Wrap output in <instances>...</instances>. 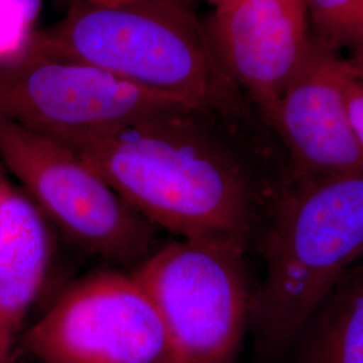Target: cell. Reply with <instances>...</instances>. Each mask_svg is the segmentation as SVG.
Segmentation results:
<instances>
[{"label": "cell", "mask_w": 363, "mask_h": 363, "mask_svg": "<svg viewBox=\"0 0 363 363\" xmlns=\"http://www.w3.org/2000/svg\"><path fill=\"white\" fill-rule=\"evenodd\" d=\"M238 117L242 113L177 106L52 138L99 171L155 228L249 249L259 242L280 186H264L235 133Z\"/></svg>", "instance_id": "6da1fadb"}, {"label": "cell", "mask_w": 363, "mask_h": 363, "mask_svg": "<svg viewBox=\"0 0 363 363\" xmlns=\"http://www.w3.org/2000/svg\"><path fill=\"white\" fill-rule=\"evenodd\" d=\"M265 276L249 328L262 362L283 357L363 255V169L280 184L259 238Z\"/></svg>", "instance_id": "7a4b0ae2"}, {"label": "cell", "mask_w": 363, "mask_h": 363, "mask_svg": "<svg viewBox=\"0 0 363 363\" xmlns=\"http://www.w3.org/2000/svg\"><path fill=\"white\" fill-rule=\"evenodd\" d=\"M26 49L100 67L195 106L244 113V93L218 64L190 0H78L37 30Z\"/></svg>", "instance_id": "3957f363"}, {"label": "cell", "mask_w": 363, "mask_h": 363, "mask_svg": "<svg viewBox=\"0 0 363 363\" xmlns=\"http://www.w3.org/2000/svg\"><path fill=\"white\" fill-rule=\"evenodd\" d=\"M247 250L228 240L178 238L152 250L132 273L159 312L179 362H233L253 296Z\"/></svg>", "instance_id": "277c9868"}, {"label": "cell", "mask_w": 363, "mask_h": 363, "mask_svg": "<svg viewBox=\"0 0 363 363\" xmlns=\"http://www.w3.org/2000/svg\"><path fill=\"white\" fill-rule=\"evenodd\" d=\"M0 164L78 247L115 262L151 253L155 226L62 142L0 117Z\"/></svg>", "instance_id": "5b68a950"}, {"label": "cell", "mask_w": 363, "mask_h": 363, "mask_svg": "<svg viewBox=\"0 0 363 363\" xmlns=\"http://www.w3.org/2000/svg\"><path fill=\"white\" fill-rule=\"evenodd\" d=\"M21 346L42 363H181L143 288L112 269L69 286Z\"/></svg>", "instance_id": "8992f818"}, {"label": "cell", "mask_w": 363, "mask_h": 363, "mask_svg": "<svg viewBox=\"0 0 363 363\" xmlns=\"http://www.w3.org/2000/svg\"><path fill=\"white\" fill-rule=\"evenodd\" d=\"M177 106L195 105L28 49L0 64V117L49 136L106 128Z\"/></svg>", "instance_id": "52a82bcc"}, {"label": "cell", "mask_w": 363, "mask_h": 363, "mask_svg": "<svg viewBox=\"0 0 363 363\" xmlns=\"http://www.w3.org/2000/svg\"><path fill=\"white\" fill-rule=\"evenodd\" d=\"M203 25L220 67L265 120L310 49L308 0H234Z\"/></svg>", "instance_id": "ba28073f"}, {"label": "cell", "mask_w": 363, "mask_h": 363, "mask_svg": "<svg viewBox=\"0 0 363 363\" xmlns=\"http://www.w3.org/2000/svg\"><path fill=\"white\" fill-rule=\"evenodd\" d=\"M345 62L335 49L311 38L298 72L265 123L292 162V178L335 177L363 169L343 89Z\"/></svg>", "instance_id": "9c48e42d"}, {"label": "cell", "mask_w": 363, "mask_h": 363, "mask_svg": "<svg viewBox=\"0 0 363 363\" xmlns=\"http://www.w3.org/2000/svg\"><path fill=\"white\" fill-rule=\"evenodd\" d=\"M52 256L49 220L0 164V363H10Z\"/></svg>", "instance_id": "30bf717a"}, {"label": "cell", "mask_w": 363, "mask_h": 363, "mask_svg": "<svg viewBox=\"0 0 363 363\" xmlns=\"http://www.w3.org/2000/svg\"><path fill=\"white\" fill-rule=\"evenodd\" d=\"M298 337V363H363V265L342 277Z\"/></svg>", "instance_id": "8fae6325"}, {"label": "cell", "mask_w": 363, "mask_h": 363, "mask_svg": "<svg viewBox=\"0 0 363 363\" xmlns=\"http://www.w3.org/2000/svg\"><path fill=\"white\" fill-rule=\"evenodd\" d=\"M40 6L42 0H0V64L26 49Z\"/></svg>", "instance_id": "7c38bea8"}, {"label": "cell", "mask_w": 363, "mask_h": 363, "mask_svg": "<svg viewBox=\"0 0 363 363\" xmlns=\"http://www.w3.org/2000/svg\"><path fill=\"white\" fill-rule=\"evenodd\" d=\"M355 0H308L313 38L340 50L349 46Z\"/></svg>", "instance_id": "4fadbf2b"}, {"label": "cell", "mask_w": 363, "mask_h": 363, "mask_svg": "<svg viewBox=\"0 0 363 363\" xmlns=\"http://www.w3.org/2000/svg\"><path fill=\"white\" fill-rule=\"evenodd\" d=\"M343 89L351 127L363 154V66L355 61L345 62Z\"/></svg>", "instance_id": "5bb4252c"}, {"label": "cell", "mask_w": 363, "mask_h": 363, "mask_svg": "<svg viewBox=\"0 0 363 363\" xmlns=\"http://www.w3.org/2000/svg\"><path fill=\"white\" fill-rule=\"evenodd\" d=\"M352 52L355 54V60L352 61H363V0H355L354 9V18L351 25L350 39L349 46Z\"/></svg>", "instance_id": "9a60e30c"}, {"label": "cell", "mask_w": 363, "mask_h": 363, "mask_svg": "<svg viewBox=\"0 0 363 363\" xmlns=\"http://www.w3.org/2000/svg\"><path fill=\"white\" fill-rule=\"evenodd\" d=\"M96 4H121V3H130V1H138V0H86Z\"/></svg>", "instance_id": "2e32d148"}, {"label": "cell", "mask_w": 363, "mask_h": 363, "mask_svg": "<svg viewBox=\"0 0 363 363\" xmlns=\"http://www.w3.org/2000/svg\"><path fill=\"white\" fill-rule=\"evenodd\" d=\"M208 1L213 6V9H218V7H223L229 3H232L234 0H208Z\"/></svg>", "instance_id": "e0dca14e"}, {"label": "cell", "mask_w": 363, "mask_h": 363, "mask_svg": "<svg viewBox=\"0 0 363 363\" xmlns=\"http://www.w3.org/2000/svg\"><path fill=\"white\" fill-rule=\"evenodd\" d=\"M355 62H358V61H355ZM358 64H359V65H362L363 66V61H362V62H358Z\"/></svg>", "instance_id": "ac0fdd59"}]
</instances>
